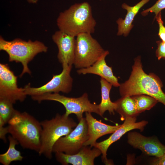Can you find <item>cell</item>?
<instances>
[{"label": "cell", "instance_id": "6da1fadb", "mask_svg": "<svg viewBox=\"0 0 165 165\" xmlns=\"http://www.w3.org/2000/svg\"><path fill=\"white\" fill-rule=\"evenodd\" d=\"M162 82L152 73L146 74L143 69L141 57L134 59L132 71L129 79L120 84L119 92L121 97L145 94L151 96L165 106V94L163 91Z\"/></svg>", "mask_w": 165, "mask_h": 165}, {"label": "cell", "instance_id": "7a4b0ae2", "mask_svg": "<svg viewBox=\"0 0 165 165\" xmlns=\"http://www.w3.org/2000/svg\"><path fill=\"white\" fill-rule=\"evenodd\" d=\"M57 24L60 30L76 37L81 34L94 33L96 22L90 5L84 2L74 4L61 12Z\"/></svg>", "mask_w": 165, "mask_h": 165}, {"label": "cell", "instance_id": "3957f363", "mask_svg": "<svg viewBox=\"0 0 165 165\" xmlns=\"http://www.w3.org/2000/svg\"><path fill=\"white\" fill-rule=\"evenodd\" d=\"M8 123V133L23 148L38 152L42 131L40 122L28 113L16 110Z\"/></svg>", "mask_w": 165, "mask_h": 165}, {"label": "cell", "instance_id": "277c9868", "mask_svg": "<svg viewBox=\"0 0 165 165\" xmlns=\"http://www.w3.org/2000/svg\"><path fill=\"white\" fill-rule=\"evenodd\" d=\"M42 131L40 145L38 153L50 159L52 157L53 148L61 137L71 132L77 125L73 119L64 114H57L50 119L40 122Z\"/></svg>", "mask_w": 165, "mask_h": 165}, {"label": "cell", "instance_id": "5b68a950", "mask_svg": "<svg viewBox=\"0 0 165 165\" xmlns=\"http://www.w3.org/2000/svg\"><path fill=\"white\" fill-rule=\"evenodd\" d=\"M48 49L43 43L38 40L26 41L17 38L8 41L1 36H0V50L4 51L8 54L9 62L20 63L23 66L20 78L26 73L31 75L28 64L37 54L46 52Z\"/></svg>", "mask_w": 165, "mask_h": 165}, {"label": "cell", "instance_id": "8992f818", "mask_svg": "<svg viewBox=\"0 0 165 165\" xmlns=\"http://www.w3.org/2000/svg\"><path fill=\"white\" fill-rule=\"evenodd\" d=\"M32 99L38 102L43 101H52L61 104L66 110L64 114L69 116L71 114L76 115L79 121L83 117V113L93 112L100 116L99 105L92 103L89 100L88 95L84 93L79 97H72L60 94L59 93H46L31 96Z\"/></svg>", "mask_w": 165, "mask_h": 165}, {"label": "cell", "instance_id": "52a82bcc", "mask_svg": "<svg viewBox=\"0 0 165 165\" xmlns=\"http://www.w3.org/2000/svg\"><path fill=\"white\" fill-rule=\"evenodd\" d=\"M105 51L91 34H80L76 38L73 64L79 69L90 66Z\"/></svg>", "mask_w": 165, "mask_h": 165}, {"label": "cell", "instance_id": "ba28073f", "mask_svg": "<svg viewBox=\"0 0 165 165\" xmlns=\"http://www.w3.org/2000/svg\"><path fill=\"white\" fill-rule=\"evenodd\" d=\"M88 127L85 118L79 121L75 128L67 135L60 138L55 143L53 152L73 155L78 152L88 139Z\"/></svg>", "mask_w": 165, "mask_h": 165}, {"label": "cell", "instance_id": "9c48e42d", "mask_svg": "<svg viewBox=\"0 0 165 165\" xmlns=\"http://www.w3.org/2000/svg\"><path fill=\"white\" fill-rule=\"evenodd\" d=\"M72 67L68 65L63 67L60 74L53 75L51 80L40 87H32L28 83L24 87L26 94L32 96L53 92L69 93L72 89L73 81L70 75Z\"/></svg>", "mask_w": 165, "mask_h": 165}, {"label": "cell", "instance_id": "30bf717a", "mask_svg": "<svg viewBox=\"0 0 165 165\" xmlns=\"http://www.w3.org/2000/svg\"><path fill=\"white\" fill-rule=\"evenodd\" d=\"M24 88H19L17 77L7 64H0V98L7 99L13 104L24 101L27 97Z\"/></svg>", "mask_w": 165, "mask_h": 165}, {"label": "cell", "instance_id": "8fae6325", "mask_svg": "<svg viewBox=\"0 0 165 165\" xmlns=\"http://www.w3.org/2000/svg\"><path fill=\"white\" fill-rule=\"evenodd\" d=\"M136 117H129L126 118L120 126L106 139L99 142H96L94 147L99 149L101 151L102 156V161L106 165H112V162L108 160L107 157V150L114 142L119 140L127 132L135 129H138L142 131L148 123L147 121L143 120L136 122Z\"/></svg>", "mask_w": 165, "mask_h": 165}, {"label": "cell", "instance_id": "7c38bea8", "mask_svg": "<svg viewBox=\"0 0 165 165\" xmlns=\"http://www.w3.org/2000/svg\"><path fill=\"white\" fill-rule=\"evenodd\" d=\"M127 139L130 145L146 155L159 157L165 152V145L156 137H147L139 133L132 132L128 133Z\"/></svg>", "mask_w": 165, "mask_h": 165}, {"label": "cell", "instance_id": "4fadbf2b", "mask_svg": "<svg viewBox=\"0 0 165 165\" xmlns=\"http://www.w3.org/2000/svg\"><path fill=\"white\" fill-rule=\"evenodd\" d=\"M75 37L60 30L52 35V39L58 48L57 57L62 67L73 64Z\"/></svg>", "mask_w": 165, "mask_h": 165}, {"label": "cell", "instance_id": "5bb4252c", "mask_svg": "<svg viewBox=\"0 0 165 165\" xmlns=\"http://www.w3.org/2000/svg\"><path fill=\"white\" fill-rule=\"evenodd\" d=\"M84 146L77 153L69 155L61 152L55 153L57 161L63 165L71 164L73 165H94L95 158L101 154L98 148Z\"/></svg>", "mask_w": 165, "mask_h": 165}, {"label": "cell", "instance_id": "9a60e30c", "mask_svg": "<svg viewBox=\"0 0 165 165\" xmlns=\"http://www.w3.org/2000/svg\"><path fill=\"white\" fill-rule=\"evenodd\" d=\"M91 113L86 112V119L88 127V139L84 144V146H94L97 140L101 136L112 134L121 125L111 126L97 120L91 115Z\"/></svg>", "mask_w": 165, "mask_h": 165}, {"label": "cell", "instance_id": "2e32d148", "mask_svg": "<svg viewBox=\"0 0 165 165\" xmlns=\"http://www.w3.org/2000/svg\"><path fill=\"white\" fill-rule=\"evenodd\" d=\"M109 53L108 51L105 50L99 59L92 65L79 69L77 70V73L79 74H91L97 75L112 84L114 86L119 87L120 84L117 78L114 75L112 68L108 66L105 61V57Z\"/></svg>", "mask_w": 165, "mask_h": 165}, {"label": "cell", "instance_id": "e0dca14e", "mask_svg": "<svg viewBox=\"0 0 165 165\" xmlns=\"http://www.w3.org/2000/svg\"><path fill=\"white\" fill-rule=\"evenodd\" d=\"M151 0H141L133 6H130L123 3L122 5L123 9L127 11L124 19L119 18L116 21L118 25L117 35L127 36L133 28L132 23L134 18L140 9Z\"/></svg>", "mask_w": 165, "mask_h": 165}, {"label": "cell", "instance_id": "ac0fdd59", "mask_svg": "<svg viewBox=\"0 0 165 165\" xmlns=\"http://www.w3.org/2000/svg\"><path fill=\"white\" fill-rule=\"evenodd\" d=\"M101 101L99 105L100 116H103L104 113L108 111L110 114L114 115L117 105L112 102L110 97V93L112 85L104 79L101 78Z\"/></svg>", "mask_w": 165, "mask_h": 165}, {"label": "cell", "instance_id": "d6986e66", "mask_svg": "<svg viewBox=\"0 0 165 165\" xmlns=\"http://www.w3.org/2000/svg\"><path fill=\"white\" fill-rule=\"evenodd\" d=\"M115 102L117 105L115 111L120 115L121 120L129 117H137L139 115L132 96L122 97Z\"/></svg>", "mask_w": 165, "mask_h": 165}, {"label": "cell", "instance_id": "ffe728a7", "mask_svg": "<svg viewBox=\"0 0 165 165\" xmlns=\"http://www.w3.org/2000/svg\"><path fill=\"white\" fill-rule=\"evenodd\" d=\"M8 138L9 148L6 152L0 155V162L3 165H9L13 161H21L23 158L20 151L15 148L19 144L18 141L11 135H9Z\"/></svg>", "mask_w": 165, "mask_h": 165}, {"label": "cell", "instance_id": "44dd1931", "mask_svg": "<svg viewBox=\"0 0 165 165\" xmlns=\"http://www.w3.org/2000/svg\"><path fill=\"white\" fill-rule=\"evenodd\" d=\"M138 112L139 114L146 110H149L158 102L154 98L142 94L132 96Z\"/></svg>", "mask_w": 165, "mask_h": 165}, {"label": "cell", "instance_id": "7402d4cb", "mask_svg": "<svg viewBox=\"0 0 165 165\" xmlns=\"http://www.w3.org/2000/svg\"><path fill=\"white\" fill-rule=\"evenodd\" d=\"M13 104L7 99L0 98V119L5 124L8 123L14 114L16 110Z\"/></svg>", "mask_w": 165, "mask_h": 165}, {"label": "cell", "instance_id": "603a6c76", "mask_svg": "<svg viewBox=\"0 0 165 165\" xmlns=\"http://www.w3.org/2000/svg\"><path fill=\"white\" fill-rule=\"evenodd\" d=\"M165 9V0H157L152 6L142 11L141 14L145 16L147 15L149 12L154 13L155 15V20L161 10Z\"/></svg>", "mask_w": 165, "mask_h": 165}, {"label": "cell", "instance_id": "cb8c5ba5", "mask_svg": "<svg viewBox=\"0 0 165 165\" xmlns=\"http://www.w3.org/2000/svg\"><path fill=\"white\" fill-rule=\"evenodd\" d=\"M159 26L158 35L161 40L165 42V27L162 19L161 12H160L156 18Z\"/></svg>", "mask_w": 165, "mask_h": 165}, {"label": "cell", "instance_id": "d4e9b609", "mask_svg": "<svg viewBox=\"0 0 165 165\" xmlns=\"http://www.w3.org/2000/svg\"><path fill=\"white\" fill-rule=\"evenodd\" d=\"M157 48L156 51V55L158 60L161 59H165V42L161 40L156 42Z\"/></svg>", "mask_w": 165, "mask_h": 165}, {"label": "cell", "instance_id": "484cf974", "mask_svg": "<svg viewBox=\"0 0 165 165\" xmlns=\"http://www.w3.org/2000/svg\"><path fill=\"white\" fill-rule=\"evenodd\" d=\"M5 124L2 119H0V138L4 142H6V134L8 133L7 127H5Z\"/></svg>", "mask_w": 165, "mask_h": 165}, {"label": "cell", "instance_id": "4316f807", "mask_svg": "<svg viewBox=\"0 0 165 165\" xmlns=\"http://www.w3.org/2000/svg\"><path fill=\"white\" fill-rule=\"evenodd\" d=\"M151 163L154 165H165V152L161 156L156 157Z\"/></svg>", "mask_w": 165, "mask_h": 165}, {"label": "cell", "instance_id": "83f0119b", "mask_svg": "<svg viewBox=\"0 0 165 165\" xmlns=\"http://www.w3.org/2000/svg\"><path fill=\"white\" fill-rule=\"evenodd\" d=\"M29 3L32 4H36L38 0H26Z\"/></svg>", "mask_w": 165, "mask_h": 165}, {"label": "cell", "instance_id": "f1b7e54d", "mask_svg": "<svg viewBox=\"0 0 165 165\" xmlns=\"http://www.w3.org/2000/svg\"><path fill=\"white\" fill-rule=\"evenodd\" d=\"M100 0L101 1V0Z\"/></svg>", "mask_w": 165, "mask_h": 165}]
</instances>
